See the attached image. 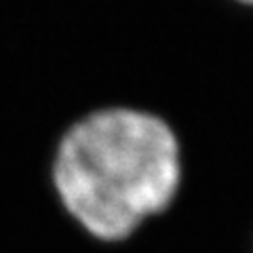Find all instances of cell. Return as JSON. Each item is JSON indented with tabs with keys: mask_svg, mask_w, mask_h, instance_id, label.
I'll list each match as a JSON object with an SVG mask.
<instances>
[{
	"mask_svg": "<svg viewBox=\"0 0 253 253\" xmlns=\"http://www.w3.org/2000/svg\"><path fill=\"white\" fill-rule=\"evenodd\" d=\"M63 213L99 243H123L165 215L186 186V150L156 110L104 104L72 118L51 152Z\"/></svg>",
	"mask_w": 253,
	"mask_h": 253,
	"instance_id": "obj_1",
	"label": "cell"
},
{
	"mask_svg": "<svg viewBox=\"0 0 253 253\" xmlns=\"http://www.w3.org/2000/svg\"><path fill=\"white\" fill-rule=\"evenodd\" d=\"M230 2H234L236 6H241L245 11H253V0H230Z\"/></svg>",
	"mask_w": 253,
	"mask_h": 253,
	"instance_id": "obj_2",
	"label": "cell"
}]
</instances>
